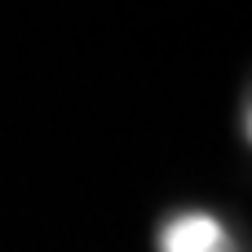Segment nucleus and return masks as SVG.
Wrapping results in <instances>:
<instances>
[{
    "label": "nucleus",
    "instance_id": "nucleus-1",
    "mask_svg": "<svg viewBox=\"0 0 252 252\" xmlns=\"http://www.w3.org/2000/svg\"><path fill=\"white\" fill-rule=\"evenodd\" d=\"M159 252H235V239L213 213H182L159 226Z\"/></svg>",
    "mask_w": 252,
    "mask_h": 252
}]
</instances>
